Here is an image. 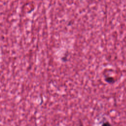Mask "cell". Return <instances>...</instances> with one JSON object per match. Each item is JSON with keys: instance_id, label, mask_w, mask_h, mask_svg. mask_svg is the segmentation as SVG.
Returning a JSON list of instances; mask_svg holds the SVG:
<instances>
[{"instance_id": "1", "label": "cell", "mask_w": 126, "mask_h": 126, "mask_svg": "<svg viewBox=\"0 0 126 126\" xmlns=\"http://www.w3.org/2000/svg\"><path fill=\"white\" fill-rule=\"evenodd\" d=\"M105 80L106 82H109V83H111V82H113L114 81V78L112 77H108L105 78Z\"/></svg>"}]
</instances>
